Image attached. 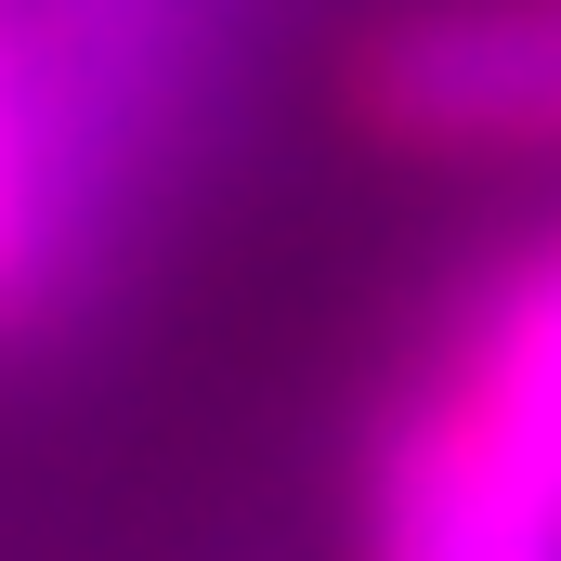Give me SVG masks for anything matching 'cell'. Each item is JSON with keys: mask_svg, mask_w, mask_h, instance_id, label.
<instances>
[{"mask_svg": "<svg viewBox=\"0 0 561 561\" xmlns=\"http://www.w3.org/2000/svg\"><path fill=\"white\" fill-rule=\"evenodd\" d=\"M353 131L392 157H549L561 0H419L353 39Z\"/></svg>", "mask_w": 561, "mask_h": 561, "instance_id": "obj_1", "label": "cell"}, {"mask_svg": "<svg viewBox=\"0 0 561 561\" xmlns=\"http://www.w3.org/2000/svg\"><path fill=\"white\" fill-rule=\"evenodd\" d=\"M366 561H561V470L431 366L366 457Z\"/></svg>", "mask_w": 561, "mask_h": 561, "instance_id": "obj_2", "label": "cell"}, {"mask_svg": "<svg viewBox=\"0 0 561 561\" xmlns=\"http://www.w3.org/2000/svg\"><path fill=\"white\" fill-rule=\"evenodd\" d=\"M79 262L53 183V92H39V0H0V327H26Z\"/></svg>", "mask_w": 561, "mask_h": 561, "instance_id": "obj_3", "label": "cell"}]
</instances>
